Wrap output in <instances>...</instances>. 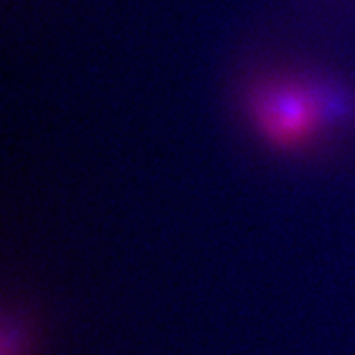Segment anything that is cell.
I'll return each instance as SVG.
<instances>
[{
    "label": "cell",
    "mask_w": 355,
    "mask_h": 355,
    "mask_svg": "<svg viewBox=\"0 0 355 355\" xmlns=\"http://www.w3.org/2000/svg\"><path fill=\"white\" fill-rule=\"evenodd\" d=\"M243 105L257 137L277 150H300L320 137L298 76H265L251 81Z\"/></svg>",
    "instance_id": "obj_1"
},
{
    "label": "cell",
    "mask_w": 355,
    "mask_h": 355,
    "mask_svg": "<svg viewBox=\"0 0 355 355\" xmlns=\"http://www.w3.org/2000/svg\"><path fill=\"white\" fill-rule=\"evenodd\" d=\"M296 76L320 135L355 127V89L345 79L324 69H308Z\"/></svg>",
    "instance_id": "obj_2"
}]
</instances>
